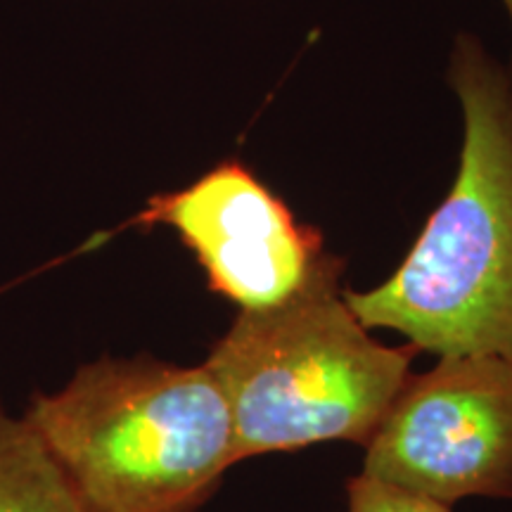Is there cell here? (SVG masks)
<instances>
[{"instance_id":"1","label":"cell","mask_w":512,"mask_h":512,"mask_svg":"<svg viewBox=\"0 0 512 512\" xmlns=\"http://www.w3.org/2000/svg\"><path fill=\"white\" fill-rule=\"evenodd\" d=\"M448 79L463 110L456 181L394 275L344 299L418 351L512 358V72L460 34Z\"/></svg>"},{"instance_id":"2","label":"cell","mask_w":512,"mask_h":512,"mask_svg":"<svg viewBox=\"0 0 512 512\" xmlns=\"http://www.w3.org/2000/svg\"><path fill=\"white\" fill-rule=\"evenodd\" d=\"M88 512H197L235 458L209 368L102 356L22 413Z\"/></svg>"},{"instance_id":"3","label":"cell","mask_w":512,"mask_h":512,"mask_svg":"<svg viewBox=\"0 0 512 512\" xmlns=\"http://www.w3.org/2000/svg\"><path fill=\"white\" fill-rule=\"evenodd\" d=\"M328 252L297 294L240 311L204 366L235 427V458L349 441L366 448L411 377L418 349L384 347L349 309Z\"/></svg>"},{"instance_id":"4","label":"cell","mask_w":512,"mask_h":512,"mask_svg":"<svg viewBox=\"0 0 512 512\" xmlns=\"http://www.w3.org/2000/svg\"><path fill=\"white\" fill-rule=\"evenodd\" d=\"M363 472L451 508L512 498V358L451 356L408 377Z\"/></svg>"},{"instance_id":"5","label":"cell","mask_w":512,"mask_h":512,"mask_svg":"<svg viewBox=\"0 0 512 512\" xmlns=\"http://www.w3.org/2000/svg\"><path fill=\"white\" fill-rule=\"evenodd\" d=\"M136 223L174 230L195 254L209 290L240 311L290 299L328 256L323 235L294 219L240 162H223L188 188L152 197Z\"/></svg>"},{"instance_id":"6","label":"cell","mask_w":512,"mask_h":512,"mask_svg":"<svg viewBox=\"0 0 512 512\" xmlns=\"http://www.w3.org/2000/svg\"><path fill=\"white\" fill-rule=\"evenodd\" d=\"M0 512H88L24 415L0 399Z\"/></svg>"},{"instance_id":"7","label":"cell","mask_w":512,"mask_h":512,"mask_svg":"<svg viewBox=\"0 0 512 512\" xmlns=\"http://www.w3.org/2000/svg\"><path fill=\"white\" fill-rule=\"evenodd\" d=\"M347 512H451V505L361 472L347 482Z\"/></svg>"},{"instance_id":"8","label":"cell","mask_w":512,"mask_h":512,"mask_svg":"<svg viewBox=\"0 0 512 512\" xmlns=\"http://www.w3.org/2000/svg\"><path fill=\"white\" fill-rule=\"evenodd\" d=\"M503 5H505V12H508L510 27H512V0H503Z\"/></svg>"}]
</instances>
